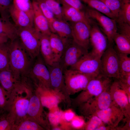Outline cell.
<instances>
[{
    "mask_svg": "<svg viewBox=\"0 0 130 130\" xmlns=\"http://www.w3.org/2000/svg\"><path fill=\"white\" fill-rule=\"evenodd\" d=\"M101 58L88 52L69 69L88 74L97 75L101 72Z\"/></svg>",
    "mask_w": 130,
    "mask_h": 130,
    "instance_id": "cell-12",
    "label": "cell"
},
{
    "mask_svg": "<svg viewBox=\"0 0 130 130\" xmlns=\"http://www.w3.org/2000/svg\"><path fill=\"white\" fill-rule=\"evenodd\" d=\"M26 76L35 86L51 89L49 72L40 54L35 59Z\"/></svg>",
    "mask_w": 130,
    "mask_h": 130,
    "instance_id": "cell-8",
    "label": "cell"
},
{
    "mask_svg": "<svg viewBox=\"0 0 130 130\" xmlns=\"http://www.w3.org/2000/svg\"><path fill=\"white\" fill-rule=\"evenodd\" d=\"M109 90L79 105L77 108L81 116L87 118L113 105Z\"/></svg>",
    "mask_w": 130,
    "mask_h": 130,
    "instance_id": "cell-9",
    "label": "cell"
},
{
    "mask_svg": "<svg viewBox=\"0 0 130 130\" xmlns=\"http://www.w3.org/2000/svg\"><path fill=\"white\" fill-rule=\"evenodd\" d=\"M27 118L37 123L45 130L50 129L48 120L44 116L43 106L35 90L30 96Z\"/></svg>",
    "mask_w": 130,
    "mask_h": 130,
    "instance_id": "cell-11",
    "label": "cell"
},
{
    "mask_svg": "<svg viewBox=\"0 0 130 130\" xmlns=\"http://www.w3.org/2000/svg\"><path fill=\"white\" fill-rule=\"evenodd\" d=\"M116 51L118 60L120 75L130 73V58L128 55Z\"/></svg>",
    "mask_w": 130,
    "mask_h": 130,
    "instance_id": "cell-34",
    "label": "cell"
},
{
    "mask_svg": "<svg viewBox=\"0 0 130 130\" xmlns=\"http://www.w3.org/2000/svg\"><path fill=\"white\" fill-rule=\"evenodd\" d=\"M9 14L17 28L34 26L33 23L28 15L13 4L9 9Z\"/></svg>",
    "mask_w": 130,
    "mask_h": 130,
    "instance_id": "cell-23",
    "label": "cell"
},
{
    "mask_svg": "<svg viewBox=\"0 0 130 130\" xmlns=\"http://www.w3.org/2000/svg\"><path fill=\"white\" fill-rule=\"evenodd\" d=\"M110 9L115 18H117L121 5V0H100Z\"/></svg>",
    "mask_w": 130,
    "mask_h": 130,
    "instance_id": "cell-39",
    "label": "cell"
},
{
    "mask_svg": "<svg viewBox=\"0 0 130 130\" xmlns=\"http://www.w3.org/2000/svg\"><path fill=\"white\" fill-rule=\"evenodd\" d=\"M113 40L116 45L115 50L121 53L130 54V36L117 32Z\"/></svg>",
    "mask_w": 130,
    "mask_h": 130,
    "instance_id": "cell-26",
    "label": "cell"
},
{
    "mask_svg": "<svg viewBox=\"0 0 130 130\" xmlns=\"http://www.w3.org/2000/svg\"><path fill=\"white\" fill-rule=\"evenodd\" d=\"M49 35L41 34L40 54L47 65H52L54 62L50 46Z\"/></svg>",
    "mask_w": 130,
    "mask_h": 130,
    "instance_id": "cell-24",
    "label": "cell"
},
{
    "mask_svg": "<svg viewBox=\"0 0 130 130\" xmlns=\"http://www.w3.org/2000/svg\"><path fill=\"white\" fill-rule=\"evenodd\" d=\"M17 28L9 19L0 18V34L6 36L11 41L17 38Z\"/></svg>",
    "mask_w": 130,
    "mask_h": 130,
    "instance_id": "cell-27",
    "label": "cell"
},
{
    "mask_svg": "<svg viewBox=\"0 0 130 130\" xmlns=\"http://www.w3.org/2000/svg\"><path fill=\"white\" fill-rule=\"evenodd\" d=\"M87 6L110 18H115L110 9L100 0H81Z\"/></svg>",
    "mask_w": 130,
    "mask_h": 130,
    "instance_id": "cell-28",
    "label": "cell"
},
{
    "mask_svg": "<svg viewBox=\"0 0 130 130\" xmlns=\"http://www.w3.org/2000/svg\"><path fill=\"white\" fill-rule=\"evenodd\" d=\"M47 7L52 12L55 18L63 19L61 4L59 0H43Z\"/></svg>",
    "mask_w": 130,
    "mask_h": 130,
    "instance_id": "cell-35",
    "label": "cell"
},
{
    "mask_svg": "<svg viewBox=\"0 0 130 130\" xmlns=\"http://www.w3.org/2000/svg\"><path fill=\"white\" fill-rule=\"evenodd\" d=\"M10 68L19 81L28 74L35 59L24 47L17 37L9 43Z\"/></svg>",
    "mask_w": 130,
    "mask_h": 130,
    "instance_id": "cell-1",
    "label": "cell"
},
{
    "mask_svg": "<svg viewBox=\"0 0 130 130\" xmlns=\"http://www.w3.org/2000/svg\"><path fill=\"white\" fill-rule=\"evenodd\" d=\"M116 21L117 27V32L130 36V25L126 22Z\"/></svg>",
    "mask_w": 130,
    "mask_h": 130,
    "instance_id": "cell-43",
    "label": "cell"
},
{
    "mask_svg": "<svg viewBox=\"0 0 130 130\" xmlns=\"http://www.w3.org/2000/svg\"><path fill=\"white\" fill-rule=\"evenodd\" d=\"M32 91L24 85L14 94L8 112L14 125L27 118L30 97Z\"/></svg>",
    "mask_w": 130,
    "mask_h": 130,
    "instance_id": "cell-3",
    "label": "cell"
},
{
    "mask_svg": "<svg viewBox=\"0 0 130 130\" xmlns=\"http://www.w3.org/2000/svg\"><path fill=\"white\" fill-rule=\"evenodd\" d=\"M117 79L122 83L130 86V73L120 74Z\"/></svg>",
    "mask_w": 130,
    "mask_h": 130,
    "instance_id": "cell-45",
    "label": "cell"
},
{
    "mask_svg": "<svg viewBox=\"0 0 130 130\" xmlns=\"http://www.w3.org/2000/svg\"><path fill=\"white\" fill-rule=\"evenodd\" d=\"M93 115L97 116L104 124L110 127L113 130H115L125 117L121 110L114 105L98 111Z\"/></svg>",
    "mask_w": 130,
    "mask_h": 130,
    "instance_id": "cell-17",
    "label": "cell"
},
{
    "mask_svg": "<svg viewBox=\"0 0 130 130\" xmlns=\"http://www.w3.org/2000/svg\"><path fill=\"white\" fill-rule=\"evenodd\" d=\"M100 73L108 77L118 79L120 72L117 52L113 44L109 45L101 57Z\"/></svg>",
    "mask_w": 130,
    "mask_h": 130,
    "instance_id": "cell-10",
    "label": "cell"
},
{
    "mask_svg": "<svg viewBox=\"0 0 130 130\" xmlns=\"http://www.w3.org/2000/svg\"><path fill=\"white\" fill-rule=\"evenodd\" d=\"M64 19L71 23L83 21L90 24L89 19L85 11L64 4H61Z\"/></svg>",
    "mask_w": 130,
    "mask_h": 130,
    "instance_id": "cell-22",
    "label": "cell"
},
{
    "mask_svg": "<svg viewBox=\"0 0 130 130\" xmlns=\"http://www.w3.org/2000/svg\"><path fill=\"white\" fill-rule=\"evenodd\" d=\"M14 125L8 112L0 114V130H12Z\"/></svg>",
    "mask_w": 130,
    "mask_h": 130,
    "instance_id": "cell-40",
    "label": "cell"
},
{
    "mask_svg": "<svg viewBox=\"0 0 130 130\" xmlns=\"http://www.w3.org/2000/svg\"><path fill=\"white\" fill-rule=\"evenodd\" d=\"M9 39L5 35L0 34V45L8 42Z\"/></svg>",
    "mask_w": 130,
    "mask_h": 130,
    "instance_id": "cell-48",
    "label": "cell"
},
{
    "mask_svg": "<svg viewBox=\"0 0 130 130\" xmlns=\"http://www.w3.org/2000/svg\"><path fill=\"white\" fill-rule=\"evenodd\" d=\"M65 83L70 95L85 90L90 81L97 75L83 73L68 68L64 70Z\"/></svg>",
    "mask_w": 130,
    "mask_h": 130,
    "instance_id": "cell-7",
    "label": "cell"
},
{
    "mask_svg": "<svg viewBox=\"0 0 130 130\" xmlns=\"http://www.w3.org/2000/svg\"><path fill=\"white\" fill-rule=\"evenodd\" d=\"M113 129L110 126L104 124L97 128L96 130H111Z\"/></svg>",
    "mask_w": 130,
    "mask_h": 130,
    "instance_id": "cell-49",
    "label": "cell"
},
{
    "mask_svg": "<svg viewBox=\"0 0 130 130\" xmlns=\"http://www.w3.org/2000/svg\"><path fill=\"white\" fill-rule=\"evenodd\" d=\"M32 0L35 1L37 3L40 9L49 23L51 31L52 24L56 18L54 14L47 7L43 0Z\"/></svg>",
    "mask_w": 130,
    "mask_h": 130,
    "instance_id": "cell-37",
    "label": "cell"
},
{
    "mask_svg": "<svg viewBox=\"0 0 130 130\" xmlns=\"http://www.w3.org/2000/svg\"><path fill=\"white\" fill-rule=\"evenodd\" d=\"M88 120L85 123L83 130H96V129L104 124L101 120L96 115H92L87 118Z\"/></svg>",
    "mask_w": 130,
    "mask_h": 130,
    "instance_id": "cell-38",
    "label": "cell"
},
{
    "mask_svg": "<svg viewBox=\"0 0 130 130\" xmlns=\"http://www.w3.org/2000/svg\"><path fill=\"white\" fill-rule=\"evenodd\" d=\"M49 39L54 62H59L67 43L57 34L52 32L49 35Z\"/></svg>",
    "mask_w": 130,
    "mask_h": 130,
    "instance_id": "cell-25",
    "label": "cell"
},
{
    "mask_svg": "<svg viewBox=\"0 0 130 130\" xmlns=\"http://www.w3.org/2000/svg\"><path fill=\"white\" fill-rule=\"evenodd\" d=\"M61 4H64L85 11L86 6L81 0H59Z\"/></svg>",
    "mask_w": 130,
    "mask_h": 130,
    "instance_id": "cell-42",
    "label": "cell"
},
{
    "mask_svg": "<svg viewBox=\"0 0 130 130\" xmlns=\"http://www.w3.org/2000/svg\"><path fill=\"white\" fill-rule=\"evenodd\" d=\"M85 12L88 18L93 20L107 37L109 45L113 44V37L117 32L115 19L111 18L86 6Z\"/></svg>",
    "mask_w": 130,
    "mask_h": 130,
    "instance_id": "cell-6",
    "label": "cell"
},
{
    "mask_svg": "<svg viewBox=\"0 0 130 130\" xmlns=\"http://www.w3.org/2000/svg\"><path fill=\"white\" fill-rule=\"evenodd\" d=\"M32 1L34 27L41 34L50 35L52 32L47 19L37 2L34 0H32Z\"/></svg>",
    "mask_w": 130,
    "mask_h": 130,
    "instance_id": "cell-19",
    "label": "cell"
},
{
    "mask_svg": "<svg viewBox=\"0 0 130 130\" xmlns=\"http://www.w3.org/2000/svg\"><path fill=\"white\" fill-rule=\"evenodd\" d=\"M124 118L125 124L123 126L120 127H117L115 130H130V118Z\"/></svg>",
    "mask_w": 130,
    "mask_h": 130,
    "instance_id": "cell-47",
    "label": "cell"
},
{
    "mask_svg": "<svg viewBox=\"0 0 130 130\" xmlns=\"http://www.w3.org/2000/svg\"><path fill=\"white\" fill-rule=\"evenodd\" d=\"M48 119L50 124L53 126H58L63 118V112L61 110L58 106L49 109Z\"/></svg>",
    "mask_w": 130,
    "mask_h": 130,
    "instance_id": "cell-36",
    "label": "cell"
},
{
    "mask_svg": "<svg viewBox=\"0 0 130 130\" xmlns=\"http://www.w3.org/2000/svg\"><path fill=\"white\" fill-rule=\"evenodd\" d=\"M69 23L71 27L73 41L88 50L90 45V24L83 21Z\"/></svg>",
    "mask_w": 130,
    "mask_h": 130,
    "instance_id": "cell-16",
    "label": "cell"
},
{
    "mask_svg": "<svg viewBox=\"0 0 130 130\" xmlns=\"http://www.w3.org/2000/svg\"><path fill=\"white\" fill-rule=\"evenodd\" d=\"M52 32L57 34L66 43L72 40L70 23L64 19L55 18L52 24Z\"/></svg>",
    "mask_w": 130,
    "mask_h": 130,
    "instance_id": "cell-21",
    "label": "cell"
},
{
    "mask_svg": "<svg viewBox=\"0 0 130 130\" xmlns=\"http://www.w3.org/2000/svg\"><path fill=\"white\" fill-rule=\"evenodd\" d=\"M47 65L50 73L51 89L62 98L67 106H71V98L65 84L64 70L59 62Z\"/></svg>",
    "mask_w": 130,
    "mask_h": 130,
    "instance_id": "cell-5",
    "label": "cell"
},
{
    "mask_svg": "<svg viewBox=\"0 0 130 130\" xmlns=\"http://www.w3.org/2000/svg\"><path fill=\"white\" fill-rule=\"evenodd\" d=\"M13 4V0H0V14L1 18L9 19V10Z\"/></svg>",
    "mask_w": 130,
    "mask_h": 130,
    "instance_id": "cell-41",
    "label": "cell"
},
{
    "mask_svg": "<svg viewBox=\"0 0 130 130\" xmlns=\"http://www.w3.org/2000/svg\"><path fill=\"white\" fill-rule=\"evenodd\" d=\"M112 79L101 73L92 78L85 89L74 98H71V106L77 108L79 105L109 90Z\"/></svg>",
    "mask_w": 130,
    "mask_h": 130,
    "instance_id": "cell-2",
    "label": "cell"
},
{
    "mask_svg": "<svg viewBox=\"0 0 130 130\" xmlns=\"http://www.w3.org/2000/svg\"><path fill=\"white\" fill-rule=\"evenodd\" d=\"M90 24V44L92 47L91 52L101 57L108 46L107 38L96 24L89 19Z\"/></svg>",
    "mask_w": 130,
    "mask_h": 130,
    "instance_id": "cell-14",
    "label": "cell"
},
{
    "mask_svg": "<svg viewBox=\"0 0 130 130\" xmlns=\"http://www.w3.org/2000/svg\"><path fill=\"white\" fill-rule=\"evenodd\" d=\"M121 2L118 16L115 20L130 25V0H121Z\"/></svg>",
    "mask_w": 130,
    "mask_h": 130,
    "instance_id": "cell-30",
    "label": "cell"
},
{
    "mask_svg": "<svg viewBox=\"0 0 130 130\" xmlns=\"http://www.w3.org/2000/svg\"><path fill=\"white\" fill-rule=\"evenodd\" d=\"M109 92L113 105L119 108L126 118H130V103L127 95L122 88L117 79L113 81Z\"/></svg>",
    "mask_w": 130,
    "mask_h": 130,
    "instance_id": "cell-15",
    "label": "cell"
},
{
    "mask_svg": "<svg viewBox=\"0 0 130 130\" xmlns=\"http://www.w3.org/2000/svg\"><path fill=\"white\" fill-rule=\"evenodd\" d=\"M83 117L81 116H75L70 121V125L72 129L83 130L85 123Z\"/></svg>",
    "mask_w": 130,
    "mask_h": 130,
    "instance_id": "cell-44",
    "label": "cell"
},
{
    "mask_svg": "<svg viewBox=\"0 0 130 130\" xmlns=\"http://www.w3.org/2000/svg\"><path fill=\"white\" fill-rule=\"evenodd\" d=\"M19 80L10 69L0 70V84L9 93L13 95L16 92Z\"/></svg>",
    "mask_w": 130,
    "mask_h": 130,
    "instance_id": "cell-20",
    "label": "cell"
},
{
    "mask_svg": "<svg viewBox=\"0 0 130 130\" xmlns=\"http://www.w3.org/2000/svg\"><path fill=\"white\" fill-rule=\"evenodd\" d=\"M88 50L82 47L72 40L66 45L60 60V64L63 70L76 63Z\"/></svg>",
    "mask_w": 130,
    "mask_h": 130,
    "instance_id": "cell-13",
    "label": "cell"
},
{
    "mask_svg": "<svg viewBox=\"0 0 130 130\" xmlns=\"http://www.w3.org/2000/svg\"><path fill=\"white\" fill-rule=\"evenodd\" d=\"M45 129L36 122L27 118L14 126L12 130H44Z\"/></svg>",
    "mask_w": 130,
    "mask_h": 130,
    "instance_id": "cell-32",
    "label": "cell"
},
{
    "mask_svg": "<svg viewBox=\"0 0 130 130\" xmlns=\"http://www.w3.org/2000/svg\"><path fill=\"white\" fill-rule=\"evenodd\" d=\"M13 96L9 93L0 84V114L8 112Z\"/></svg>",
    "mask_w": 130,
    "mask_h": 130,
    "instance_id": "cell-29",
    "label": "cell"
},
{
    "mask_svg": "<svg viewBox=\"0 0 130 130\" xmlns=\"http://www.w3.org/2000/svg\"><path fill=\"white\" fill-rule=\"evenodd\" d=\"M13 4L16 7L25 12L33 23V11L31 0H13Z\"/></svg>",
    "mask_w": 130,
    "mask_h": 130,
    "instance_id": "cell-31",
    "label": "cell"
},
{
    "mask_svg": "<svg viewBox=\"0 0 130 130\" xmlns=\"http://www.w3.org/2000/svg\"><path fill=\"white\" fill-rule=\"evenodd\" d=\"M35 90L43 106L49 109L58 106L60 102H63L61 97L52 89L35 87Z\"/></svg>",
    "mask_w": 130,
    "mask_h": 130,
    "instance_id": "cell-18",
    "label": "cell"
},
{
    "mask_svg": "<svg viewBox=\"0 0 130 130\" xmlns=\"http://www.w3.org/2000/svg\"><path fill=\"white\" fill-rule=\"evenodd\" d=\"M17 28V37L31 57L35 59L40 54L41 33L34 26Z\"/></svg>",
    "mask_w": 130,
    "mask_h": 130,
    "instance_id": "cell-4",
    "label": "cell"
},
{
    "mask_svg": "<svg viewBox=\"0 0 130 130\" xmlns=\"http://www.w3.org/2000/svg\"><path fill=\"white\" fill-rule=\"evenodd\" d=\"M75 116L74 112L71 109H69L63 112V118L67 122L71 121Z\"/></svg>",
    "mask_w": 130,
    "mask_h": 130,
    "instance_id": "cell-46",
    "label": "cell"
},
{
    "mask_svg": "<svg viewBox=\"0 0 130 130\" xmlns=\"http://www.w3.org/2000/svg\"><path fill=\"white\" fill-rule=\"evenodd\" d=\"M10 68L9 43L0 45V70Z\"/></svg>",
    "mask_w": 130,
    "mask_h": 130,
    "instance_id": "cell-33",
    "label": "cell"
}]
</instances>
